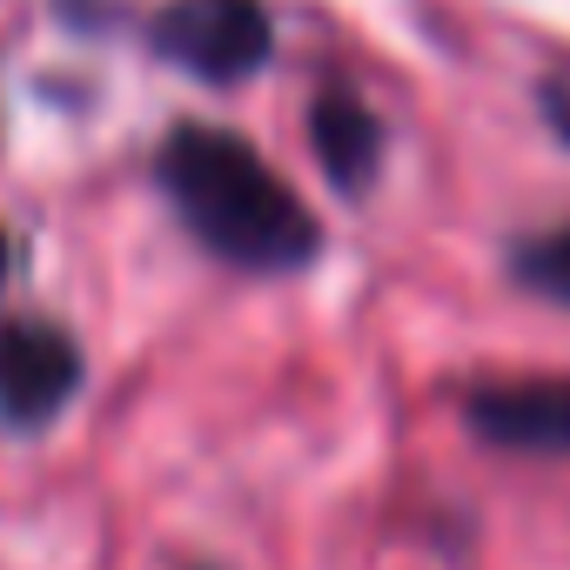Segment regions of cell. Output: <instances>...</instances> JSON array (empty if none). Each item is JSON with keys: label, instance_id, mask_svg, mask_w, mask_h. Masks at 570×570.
I'll return each instance as SVG.
<instances>
[{"label": "cell", "instance_id": "cell-7", "mask_svg": "<svg viewBox=\"0 0 570 570\" xmlns=\"http://www.w3.org/2000/svg\"><path fill=\"white\" fill-rule=\"evenodd\" d=\"M537 108H543L550 135L570 148V81H543V88H537Z\"/></svg>", "mask_w": 570, "mask_h": 570}, {"label": "cell", "instance_id": "cell-6", "mask_svg": "<svg viewBox=\"0 0 570 570\" xmlns=\"http://www.w3.org/2000/svg\"><path fill=\"white\" fill-rule=\"evenodd\" d=\"M503 262H510V282H517L523 296L570 309V222H563V228H537V235H517Z\"/></svg>", "mask_w": 570, "mask_h": 570}, {"label": "cell", "instance_id": "cell-8", "mask_svg": "<svg viewBox=\"0 0 570 570\" xmlns=\"http://www.w3.org/2000/svg\"><path fill=\"white\" fill-rule=\"evenodd\" d=\"M8 275H14V235L0 228V282H8Z\"/></svg>", "mask_w": 570, "mask_h": 570}, {"label": "cell", "instance_id": "cell-4", "mask_svg": "<svg viewBox=\"0 0 570 570\" xmlns=\"http://www.w3.org/2000/svg\"><path fill=\"white\" fill-rule=\"evenodd\" d=\"M463 430L510 456H570V376H490L463 390Z\"/></svg>", "mask_w": 570, "mask_h": 570}, {"label": "cell", "instance_id": "cell-3", "mask_svg": "<svg viewBox=\"0 0 570 570\" xmlns=\"http://www.w3.org/2000/svg\"><path fill=\"white\" fill-rule=\"evenodd\" d=\"M81 343L41 316H0V423L14 436L48 430L81 396Z\"/></svg>", "mask_w": 570, "mask_h": 570}, {"label": "cell", "instance_id": "cell-5", "mask_svg": "<svg viewBox=\"0 0 570 570\" xmlns=\"http://www.w3.org/2000/svg\"><path fill=\"white\" fill-rule=\"evenodd\" d=\"M309 148H316L323 181H330L343 202H363V195L376 188V175H383L390 128H383V115H376L356 88L330 81V88H316V101H309Z\"/></svg>", "mask_w": 570, "mask_h": 570}, {"label": "cell", "instance_id": "cell-1", "mask_svg": "<svg viewBox=\"0 0 570 570\" xmlns=\"http://www.w3.org/2000/svg\"><path fill=\"white\" fill-rule=\"evenodd\" d=\"M155 188L168 195L175 222L242 275H296L323 255L316 208L235 128L175 121L155 148Z\"/></svg>", "mask_w": 570, "mask_h": 570}, {"label": "cell", "instance_id": "cell-2", "mask_svg": "<svg viewBox=\"0 0 570 570\" xmlns=\"http://www.w3.org/2000/svg\"><path fill=\"white\" fill-rule=\"evenodd\" d=\"M148 48L208 88H242L248 75L268 68L275 21L262 0H168L148 21Z\"/></svg>", "mask_w": 570, "mask_h": 570}]
</instances>
